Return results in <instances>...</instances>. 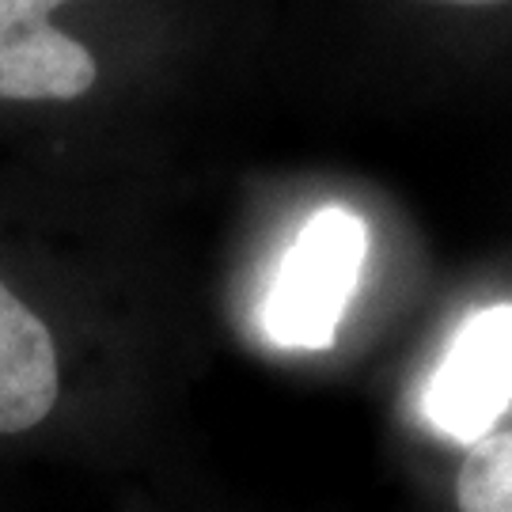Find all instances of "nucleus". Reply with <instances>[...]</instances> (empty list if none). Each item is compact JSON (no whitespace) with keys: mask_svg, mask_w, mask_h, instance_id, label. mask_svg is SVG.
<instances>
[{"mask_svg":"<svg viewBox=\"0 0 512 512\" xmlns=\"http://www.w3.org/2000/svg\"><path fill=\"white\" fill-rule=\"evenodd\" d=\"M61 399V357L50 327L0 281V437L27 433Z\"/></svg>","mask_w":512,"mask_h":512,"instance_id":"20e7f679","label":"nucleus"},{"mask_svg":"<svg viewBox=\"0 0 512 512\" xmlns=\"http://www.w3.org/2000/svg\"><path fill=\"white\" fill-rule=\"evenodd\" d=\"M437 4H463V8H482V4H501V0H437Z\"/></svg>","mask_w":512,"mask_h":512,"instance_id":"423d86ee","label":"nucleus"},{"mask_svg":"<svg viewBox=\"0 0 512 512\" xmlns=\"http://www.w3.org/2000/svg\"><path fill=\"white\" fill-rule=\"evenodd\" d=\"M512 403V304L471 315L425 391V418L444 437L478 444Z\"/></svg>","mask_w":512,"mask_h":512,"instance_id":"f03ea898","label":"nucleus"},{"mask_svg":"<svg viewBox=\"0 0 512 512\" xmlns=\"http://www.w3.org/2000/svg\"><path fill=\"white\" fill-rule=\"evenodd\" d=\"M65 0H0V99L69 103L95 88L92 50L54 23Z\"/></svg>","mask_w":512,"mask_h":512,"instance_id":"7ed1b4c3","label":"nucleus"},{"mask_svg":"<svg viewBox=\"0 0 512 512\" xmlns=\"http://www.w3.org/2000/svg\"><path fill=\"white\" fill-rule=\"evenodd\" d=\"M368 255L357 213L327 205L304 224L266 300V330L289 349H327L346 315Z\"/></svg>","mask_w":512,"mask_h":512,"instance_id":"f257e3e1","label":"nucleus"},{"mask_svg":"<svg viewBox=\"0 0 512 512\" xmlns=\"http://www.w3.org/2000/svg\"><path fill=\"white\" fill-rule=\"evenodd\" d=\"M459 512H512V433H490L463 459Z\"/></svg>","mask_w":512,"mask_h":512,"instance_id":"39448f33","label":"nucleus"}]
</instances>
